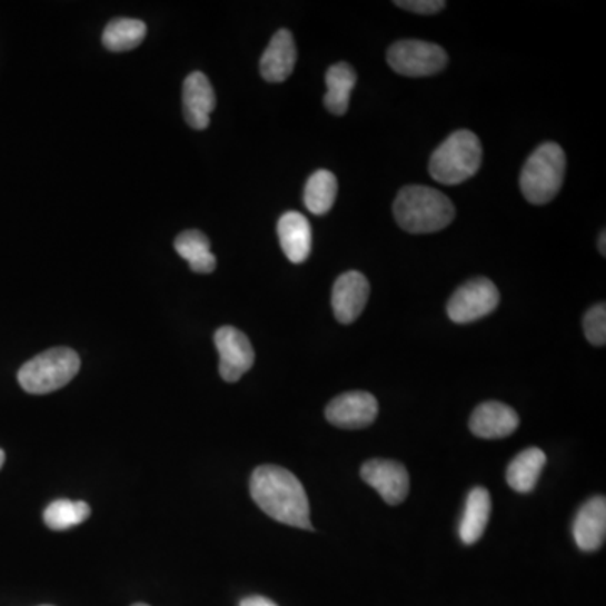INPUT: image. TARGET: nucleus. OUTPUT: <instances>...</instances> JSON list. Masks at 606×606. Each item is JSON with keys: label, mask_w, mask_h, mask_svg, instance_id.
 I'll return each mask as SVG.
<instances>
[{"label": "nucleus", "mask_w": 606, "mask_h": 606, "mask_svg": "<svg viewBox=\"0 0 606 606\" xmlns=\"http://www.w3.org/2000/svg\"><path fill=\"white\" fill-rule=\"evenodd\" d=\"M378 413V399L371 393L350 391L337 396L327 405L326 418L334 427L360 430L371 427Z\"/></svg>", "instance_id": "9"}, {"label": "nucleus", "mask_w": 606, "mask_h": 606, "mask_svg": "<svg viewBox=\"0 0 606 606\" xmlns=\"http://www.w3.org/2000/svg\"><path fill=\"white\" fill-rule=\"evenodd\" d=\"M573 536L582 552H598L606 537V499L593 497L576 514Z\"/></svg>", "instance_id": "14"}, {"label": "nucleus", "mask_w": 606, "mask_h": 606, "mask_svg": "<svg viewBox=\"0 0 606 606\" xmlns=\"http://www.w3.org/2000/svg\"><path fill=\"white\" fill-rule=\"evenodd\" d=\"M250 493L265 514L287 526L314 530L304 485L287 468L261 465L251 475Z\"/></svg>", "instance_id": "1"}, {"label": "nucleus", "mask_w": 606, "mask_h": 606, "mask_svg": "<svg viewBox=\"0 0 606 606\" xmlns=\"http://www.w3.org/2000/svg\"><path fill=\"white\" fill-rule=\"evenodd\" d=\"M216 349L219 352V375L226 383H236L247 375L255 364V350L241 330L226 326L216 330Z\"/></svg>", "instance_id": "8"}, {"label": "nucleus", "mask_w": 606, "mask_h": 606, "mask_svg": "<svg viewBox=\"0 0 606 606\" xmlns=\"http://www.w3.org/2000/svg\"><path fill=\"white\" fill-rule=\"evenodd\" d=\"M481 143L470 130L451 133L430 159V176L445 186L471 179L480 169Z\"/></svg>", "instance_id": "5"}, {"label": "nucleus", "mask_w": 606, "mask_h": 606, "mask_svg": "<svg viewBox=\"0 0 606 606\" xmlns=\"http://www.w3.org/2000/svg\"><path fill=\"white\" fill-rule=\"evenodd\" d=\"M546 461L548 458L540 448L533 447L520 451L507 468L506 478L510 489L519 494L533 493Z\"/></svg>", "instance_id": "18"}, {"label": "nucleus", "mask_w": 606, "mask_h": 606, "mask_svg": "<svg viewBox=\"0 0 606 606\" xmlns=\"http://www.w3.org/2000/svg\"><path fill=\"white\" fill-rule=\"evenodd\" d=\"M388 63L403 77H434L447 68L448 54L441 46L434 42L406 39L389 48Z\"/></svg>", "instance_id": "6"}, {"label": "nucleus", "mask_w": 606, "mask_h": 606, "mask_svg": "<svg viewBox=\"0 0 606 606\" xmlns=\"http://www.w3.org/2000/svg\"><path fill=\"white\" fill-rule=\"evenodd\" d=\"M398 8L406 9V11L416 12V14H437V12L444 11L447 8L444 0H398L395 2Z\"/></svg>", "instance_id": "25"}, {"label": "nucleus", "mask_w": 606, "mask_h": 606, "mask_svg": "<svg viewBox=\"0 0 606 606\" xmlns=\"http://www.w3.org/2000/svg\"><path fill=\"white\" fill-rule=\"evenodd\" d=\"M605 241H606V235H605V231H603L602 235H599V241H598L599 254H602L603 257H605L606 255Z\"/></svg>", "instance_id": "27"}, {"label": "nucleus", "mask_w": 606, "mask_h": 606, "mask_svg": "<svg viewBox=\"0 0 606 606\" xmlns=\"http://www.w3.org/2000/svg\"><path fill=\"white\" fill-rule=\"evenodd\" d=\"M4 461H6V454H4V450L0 448V468L4 467Z\"/></svg>", "instance_id": "28"}, {"label": "nucleus", "mask_w": 606, "mask_h": 606, "mask_svg": "<svg viewBox=\"0 0 606 606\" xmlns=\"http://www.w3.org/2000/svg\"><path fill=\"white\" fill-rule=\"evenodd\" d=\"M182 105L189 127L196 130L208 129L209 117L216 108V95L211 81L201 71H195L186 78Z\"/></svg>", "instance_id": "13"}, {"label": "nucleus", "mask_w": 606, "mask_h": 606, "mask_svg": "<svg viewBox=\"0 0 606 606\" xmlns=\"http://www.w3.org/2000/svg\"><path fill=\"white\" fill-rule=\"evenodd\" d=\"M81 368L77 350L54 347L39 354L19 369L18 381L29 395H48L64 388Z\"/></svg>", "instance_id": "4"}, {"label": "nucleus", "mask_w": 606, "mask_h": 606, "mask_svg": "<svg viewBox=\"0 0 606 606\" xmlns=\"http://www.w3.org/2000/svg\"><path fill=\"white\" fill-rule=\"evenodd\" d=\"M566 173L565 150L555 142L537 147L520 172V191L533 205L553 201L563 188Z\"/></svg>", "instance_id": "3"}, {"label": "nucleus", "mask_w": 606, "mask_h": 606, "mask_svg": "<svg viewBox=\"0 0 606 606\" xmlns=\"http://www.w3.org/2000/svg\"><path fill=\"white\" fill-rule=\"evenodd\" d=\"M500 301L496 284L489 278L478 277L461 285L448 300V317L455 324H470L493 314Z\"/></svg>", "instance_id": "7"}, {"label": "nucleus", "mask_w": 606, "mask_h": 606, "mask_svg": "<svg viewBox=\"0 0 606 606\" xmlns=\"http://www.w3.org/2000/svg\"><path fill=\"white\" fill-rule=\"evenodd\" d=\"M396 221L413 235H428L447 228L455 218L450 199L427 186H406L393 206Z\"/></svg>", "instance_id": "2"}, {"label": "nucleus", "mask_w": 606, "mask_h": 606, "mask_svg": "<svg viewBox=\"0 0 606 606\" xmlns=\"http://www.w3.org/2000/svg\"><path fill=\"white\" fill-rule=\"evenodd\" d=\"M132 606H149V605H146V603H136V605H132Z\"/></svg>", "instance_id": "29"}, {"label": "nucleus", "mask_w": 606, "mask_h": 606, "mask_svg": "<svg viewBox=\"0 0 606 606\" xmlns=\"http://www.w3.org/2000/svg\"><path fill=\"white\" fill-rule=\"evenodd\" d=\"M91 509L87 503L81 500L59 499L49 504L46 507L44 517L46 526L56 533L71 529L78 524L85 523L90 517Z\"/></svg>", "instance_id": "23"}, {"label": "nucleus", "mask_w": 606, "mask_h": 606, "mask_svg": "<svg viewBox=\"0 0 606 606\" xmlns=\"http://www.w3.org/2000/svg\"><path fill=\"white\" fill-rule=\"evenodd\" d=\"M337 177L329 170H317L307 180L304 201L314 215H327L332 209L337 198Z\"/></svg>", "instance_id": "22"}, {"label": "nucleus", "mask_w": 606, "mask_h": 606, "mask_svg": "<svg viewBox=\"0 0 606 606\" xmlns=\"http://www.w3.org/2000/svg\"><path fill=\"white\" fill-rule=\"evenodd\" d=\"M357 83L354 68L347 63H337L326 74L327 93L324 98L327 110L334 115H346L349 108L350 93Z\"/></svg>", "instance_id": "20"}, {"label": "nucleus", "mask_w": 606, "mask_h": 606, "mask_svg": "<svg viewBox=\"0 0 606 606\" xmlns=\"http://www.w3.org/2000/svg\"><path fill=\"white\" fill-rule=\"evenodd\" d=\"M371 287L368 278L359 271H347L337 278L332 290L334 316L340 324H352L359 319L368 304Z\"/></svg>", "instance_id": "11"}, {"label": "nucleus", "mask_w": 606, "mask_h": 606, "mask_svg": "<svg viewBox=\"0 0 606 606\" xmlns=\"http://www.w3.org/2000/svg\"><path fill=\"white\" fill-rule=\"evenodd\" d=\"M516 409L499 401L478 405L470 416V431L484 440L510 437L519 428Z\"/></svg>", "instance_id": "12"}, {"label": "nucleus", "mask_w": 606, "mask_h": 606, "mask_svg": "<svg viewBox=\"0 0 606 606\" xmlns=\"http://www.w3.org/2000/svg\"><path fill=\"white\" fill-rule=\"evenodd\" d=\"M586 339L596 347H603L606 342V307L605 304L592 307L583 319Z\"/></svg>", "instance_id": "24"}, {"label": "nucleus", "mask_w": 606, "mask_h": 606, "mask_svg": "<svg viewBox=\"0 0 606 606\" xmlns=\"http://www.w3.org/2000/svg\"><path fill=\"white\" fill-rule=\"evenodd\" d=\"M490 514H493V499H490L489 490L484 487L471 489L460 523V539L464 544L471 546L481 539L489 524Z\"/></svg>", "instance_id": "17"}, {"label": "nucleus", "mask_w": 606, "mask_h": 606, "mask_svg": "<svg viewBox=\"0 0 606 606\" xmlns=\"http://www.w3.org/2000/svg\"><path fill=\"white\" fill-rule=\"evenodd\" d=\"M297 63V46L294 36L287 29H280L271 38L267 51L261 56L260 71L268 83H281L294 73Z\"/></svg>", "instance_id": "15"}, {"label": "nucleus", "mask_w": 606, "mask_h": 606, "mask_svg": "<svg viewBox=\"0 0 606 606\" xmlns=\"http://www.w3.org/2000/svg\"><path fill=\"white\" fill-rule=\"evenodd\" d=\"M177 255L185 258L189 264V268L196 274H212L216 270L215 255L211 254V245H209L208 236L198 229H189V231L180 232L173 242Z\"/></svg>", "instance_id": "19"}, {"label": "nucleus", "mask_w": 606, "mask_h": 606, "mask_svg": "<svg viewBox=\"0 0 606 606\" xmlns=\"http://www.w3.org/2000/svg\"><path fill=\"white\" fill-rule=\"evenodd\" d=\"M239 606H278L277 603L271 599L265 598V596H248V598L241 599Z\"/></svg>", "instance_id": "26"}, {"label": "nucleus", "mask_w": 606, "mask_h": 606, "mask_svg": "<svg viewBox=\"0 0 606 606\" xmlns=\"http://www.w3.org/2000/svg\"><path fill=\"white\" fill-rule=\"evenodd\" d=\"M41 606H52V605H41Z\"/></svg>", "instance_id": "30"}, {"label": "nucleus", "mask_w": 606, "mask_h": 606, "mask_svg": "<svg viewBox=\"0 0 606 606\" xmlns=\"http://www.w3.org/2000/svg\"><path fill=\"white\" fill-rule=\"evenodd\" d=\"M360 477L383 497L389 506H398L408 497L409 475L405 465L385 458L366 461L360 468Z\"/></svg>", "instance_id": "10"}, {"label": "nucleus", "mask_w": 606, "mask_h": 606, "mask_svg": "<svg viewBox=\"0 0 606 606\" xmlns=\"http://www.w3.org/2000/svg\"><path fill=\"white\" fill-rule=\"evenodd\" d=\"M146 34L147 26L139 19H113L105 28L101 41L111 52L132 51L142 44Z\"/></svg>", "instance_id": "21"}, {"label": "nucleus", "mask_w": 606, "mask_h": 606, "mask_svg": "<svg viewBox=\"0 0 606 606\" xmlns=\"http://www.w3.org/2000/svg\"><path fill=\"white\" fill-rule=\"evenodd\" d=\"M281 250L291 264H304L312 251V228L300 212H285L278 221Z\"/></svg>", "instance_id": "16"}]
</instances>
